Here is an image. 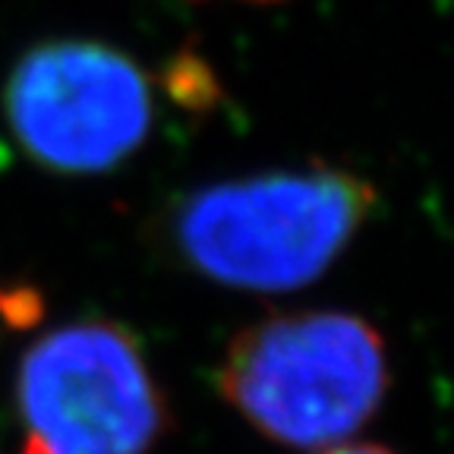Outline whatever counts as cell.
Here are the masks:
<instances>
[{"label":"cell","instance_id":"cell-4","mask_svg":"<svg viewBox=\"0 0 454 454\" xmlns=\"http://www.w3.org/2000/svg\"><path fill=\"white\" fill-rule=\"evenodd\" d=\"M4 117L20 149L44 170L95 177L142 149L155 101L129 54L64 38L20 57L4 85Z\"/></svg>","mask_w":454,"mask_h":454},{"label":"cell","instance_id":"cell-3","mask_svg":"<svg viewBox=\"0 0 454 454\" xmlns=\"http://www.w3.org/2000/svg\"><path fill=\"white\" fill-rule=\"evenodd\" d=\"M22 454H149L168 426L139 340L114 322H70L16 372Z\"/></svg>","mask_w":454,"mask_h":454},{"label":"cell","instance_id":"cell-7","mask_svg":"<svg viewBox=\"0 0 454 454\" xmlns=\"http://www.w3.org/2000/svg\"><path fill=\"white\" fill-rule=\"evenodd\" d=\"M255 4H271V0H255Z\"/></svg>","mask_w":454,"mask_h":454},{"label":"cell","instance_id":"cell-5","mask_svg":"<svg viewBox=\"0 0 454 454\" xmlns=\"http://www.w3.org/2000/svg\"><path fill=\"white\" fill-rule=\"evenodd\" d=\"M42 309L38 297L32 291H7L0 287V328L4 325H22V322H32Z\"/></svg>","mask_w":454,"mask_h":454},{"label":"cell","instance_id":"cell-6","mask_svg":"<svg viewBox=\"0 0 454 454\" xmlns=\"http://www.w3.org/2000/svg\"><path fill=\"white\" fill-rule=\"evenodd\" d=\"M319 454H395V451L382 445H332V448H322Z\"/></svg>","mask_w":454,"mask_h":454},{"label":"cell","instance_id":"cell-1","mask_svg":"<svg viewBox=\"0 0 454 454\" xmlns=\"http://www.w3.org/2000/svg\"><path fill=\"white\" fill-rule=\"evenodd\" d=\"M376 202L372 184L350 170H275L190 192L168 234L196 275L237 291L284 294L325 275Z\"/></svg>","mask_w":454,"mask_h":454},{"label":"cell","instance_id":"cell-2","mask_svg":"<svg viewBox=\"0 0 454 454\" xmlns=\"http://www.w3.org/2000/svg\"><path fill=\"white\" fill-rule=\"evenodd\" d=\"M391 382L385 338L354 312H275L224 350V401L291 448L344 445L382 407Z\"/></svg>","mask_w":454,"mask_h":454}]
</instances>
